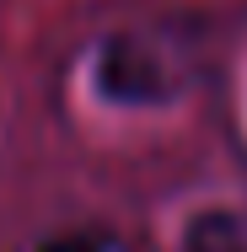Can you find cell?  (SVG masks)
<instances>
[{
    "mask_svg": "<svg viewBox=\"0 0 247 252\" xmlns=\"http://www.w3.org/2000/svg\"><path fill=\"white\" fill-rule=\"evenodd\" d=\"M38 252H113L102 236H86V231H75V236H54V242H43Z\"/></svg>",
    "mask_w": 247,
    "mask_h": 252,
    "instance_id": "cell-3",
    "label": "cell"
},
{
    "mask_svg": "<svg viewBox=\"0 0 247 252\" xmlns=\"http://www.w3.org/2000/svg\"><path fill=\"white\" fill-rule=\"evenodd\" d=\"M183 252H247V220L231 209H204L183 225Z\"/></svg>",
    "mask_w": 247,
    "mask_h": 252,
    "instance_id": "cell-2",
    "label": "cell"
},
{
    "mask_svg": "<svg viewBox=\"0 0 247 252\" xmlns=\"http://www.w3.org/2000/svg\"><path fill=\"white\" fill-rule=\"evenodd\" d=\"M92 81L107 102H124V107L167 102L177 92V75L167 70V59L145 38H107L92 59Z\"/></svg>",
    "mask_w": 247,
    "mask_h": 252,
    "instance_id": "cell-1",
    "label": "cell"
}]
</instances>
